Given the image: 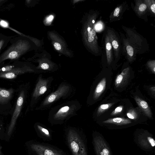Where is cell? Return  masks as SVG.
<instances>
[{"label":"cell","mask_w":155,"mask_h":155,"mask_svg":"<svg viewBox=\"0 0 155 155\" xmlns=\"http://www.w3.org/2000/svg\"><path fill=\"white\" fill-rule=\"evenodd\" d=\"M66 143L72 155H88L84 135L78 129L67 128L65 131Z\"/></svg>","instance_id":"obj_1"},{"label":"cell","mask_w":155,"mask_h":155,"mask_svg":"<svg viewBox=\"0 0 155 155\" xmlns=\"http://www.w3.org/2000/svg\"><path fill=\"white\" fill-rule=\"evenodd\" d=\"M10 42V45L0 55V64L7 60H17L26 51V44L23 37H14Z\"/></svg>","instance_id":"obj_2"},{"label":"cell","mask_w":155,"mask_h":155,"mask_svg":"<svg viewBox=\"0 0 155 155\" xmlns=\"http://www.w3.org/2000/svg\"><path fill=\"white\" fill-rule=\"evenodd\" d=\"M28 145L33 155H68L61 149L45 143L32 141Z\"/></svg>","instance_id":"obj_3"},{"label":"cell","mask_w":155,"mask_h":155,"mask_svg":"<svg viewBox=\"0 0 155 155\" xmlns=\"http://www.w3.org/2000/svg\"><path fill=\"white\" fill-rule=\"evenodd\" d=\"M122 27L125 33L126 37L135 48L137 54H143L148 51V42L143 36L134 29L123 25Z\"/></svg>","instance_id":"obj_4"},{"label":"cell","mask_w":155,"mask_h":155,"mask_svg":"<svg viewBox=\"0 0 155 155\" xmlns=\"http://www.w3.org/2000/svg\"><path fill=\"white\" fill-rule=\"evenodd\" d=\"M99 14L98 11L94 12L87 28V42L93 53L96 56H100L102 53V47L98 44L96 33L94 29V25Z\"/></svg>","instance_id":"obj_5"},{"label":"cell","mask_w":155,"mask_h":155,"mask_svg":"<svg viewBox=\"0 0 155 155\" xmlns=\"http://www.w3.org/2000/svg\"><path fill=\"white\" fill-rule=\"evenodd\" d=\"M73 103H68V104L62 105L54 113L51 114L49 120L50 123L54 125L62 124L69 118L71 115L76 110V106Z\"/></svg>","instance_id":"obj_6"},{"label":"cell","mask_w":155,"mask_h":155,"mask_svg":"<svg viewBox=\"0 0 155 155\" xmlns=\"http://www.w3.org/2000/svg\"><path fill=\"white\" fill-rule=\"evenodd\" d=\"M113 50L114 60L118 61L121 57V42L119 34L113 28L107 26L105 29Z\"/></svg>","instance_id":"obj_7"},{"label":"cell","mask_w":155,"mask_h":155,"mask_svg":"<svg viewBox=\"0 0 155 155\" xmlns=\"http://www.w3.org/2000/svg\"><path fill=\"white\" fill-rule=\"evenodd\" d=\"M121 42V54L129 62L136 59L137 52L134 46L126 37L124 34L119 32Z\"/></svg>","instance_id":"obj_8"},{"label":"cell","mask_w":155,"mask_h":155,"mask_svg":"<svg viewBox=\"0 0 155 155\" xmlns=\"http://www.w3.org/2000/svg\"><path fill=\"white\" fill-rule=\"evenodd\" d=\"M29 71L25 67H15L14 66L8 65L0 69V78L13 79L18 75Z\"/></svg>","instance_id":"obj_9"},{"label":"cell","mask_w":155,"mask_h":155,"mask_svg":"<svg viewBox=\"0 0 155 155\" xmlns=\"http://www.w3.org/2000/svg\"><path fill=\"white\" fill-rule=\"evenodd\" d=\"M24 92L21 91L16 101L15 108L8 127L7 134L8 136L11 134L17 119L21 112L24 101Z\"/></svg>","instance_id":"obj_10"},{"label":"cell","mask_w":155,"mask_h":155,"mask_svg":"<svg viewBox=\"0 0 155 155\" xmlns=\"http://www.w3.org/2000/svg\"><path fill=\"white\" fill-rule=\"evenodd\" d=\"M102 51H104L107 64L110 65L114 60V57L112 46L106 29L102 38Z\"/></svg>","instance_id":"obj_11"},{"label":"cell","mask_w":155,"mask_h":155,"mask_svg":"<svg viewBox=\"0 0 155 155\" xmlns=\"http://www.w3.org/2000/svg\"><path fill=\"white\" fill-rule=\"evenodd\" d=\"M93 143L97 155H111L108 146L100 136H94Z\"/></svg>","instance_id":"obj_12"},{"label":"cell","mask_w":155,"mask_h":155,"mask_svg":"<svg viewBox=\"0 0 155 155\" xmlns=\"http://www.w3.org/2000/svg\"><path fill=\"white\" fill-rule=\"evenodd\" d=\"M69 86L65 84L60 86L57 90L51 94L45 99L43 103V105H47L53 103L58 98L64 96L69 91Z\"/></svg>","instance_id":"obj_13"},{"label":"cell","mask_w":155,"mask_h":155,"mask_svg":"<svg viewBox=\"0 0 155 155\" xmlns=\"http://www.w3.org/2000/svg\"><path fill=\"white\" fill-rule=\"evenodd\" d=\"M128 7L126 2L118 5L109 16L110 21L111 22L120 20L124 12L128 9Z\"/></svg>","instance_id":"obj_14"},{"label":"cell","mask_w":155,"mask_h":155,"mask_svg":"<svg viewBox=\"0 0 155 155\" xmlns=\"http://www.w3.org/2000/svg\"><path fill=\"white\" fill-rule=\"evenodd\" d=\"M35 128L38 136L40 138L48 141L52 140V133L49 129L40 123L35 124Z\"/></svg>","instance_id":"obj_15"},{"label":"cell","mask_w":155,"mask_h":155,"mask_svg":"<svg viewBox=\"0 0 155 155\" xmlns=\"http://www.w3.org/2000/svg\"><path fill=\"white\" fill-rule=\"evenodd\" d=\"M49 81L47 79L44 80L40 78L36 85L33 97L37 98L44 94L47 90Z\"/></svg>","instance_id":"obj_16"},{"label":"cell","mask_w":155,"mask_h":155,"mask_svg":"<svg viewBox=\"0 0 155 155\" xmlns=\"http://www.w3.org/2000/svg\"><path fill=\"white\" fill-rule=\"evenodd\" d=\"M135 1V5L134 6V10L138 17L141 18L147 13H150L147 5L144 0H136Z\"/></svg>","instance_id":"obj_17"},{"label":"cell","mask_w":155,"mask_h":155,"mask_svg":"<svg viewBox=\"0 0 155 155\" xmlns=\"http://www.w3.org/2000/svg\"><path fill=\"white\" fill-rule=\"evenodd\" d=\"M14 91L12 88L7 89L0 87V104L7 103L12 97Z\"/></svg>","instance_id":"obj_18"},{"label":"cell","mask_w":155,"mask_h":155,"mask_svg":"<svg viewBox=\"0 0 155 155\" xmlns=\"http://www.w3.org/2000/svg\"><path fill=\"white\" fill-rule=\"evenodd\" d=\"M103 123L112 124L117 125L127 124L131 123L128 119L120 117H116L108 119L103 122Z\"/></svg>","instance_id":"obj_19"},{"label":"cell","mask_w":155,"mask_h":155,"mask_svg":"<svg viewBox=\"0 0 155 155\" xmlns=\"http://www.w3.org/2000/svg\"><path fill=\"white\" fill-rule=\"evenodd\" d=\"M135 100L139 106L142 109L147 116L150 117L151 116V113L150 109L147 102L144 100H142L139 98L136 97Z\"/></svg>","instance_id":"obj_20"},{"label":"cell","mask_w":155,"mask_h":155,"mask_svg":"<svg viewBox=\"0 0 155 155\" xmlns=\"http://www.w3.org/2000/svg\"><path fill=\"white\" fill-rule=\"evenodd\" d=\"M106 84V79L104 78L96 87L94 95V99L97 98L102 93L105 89Z\"/></svg>","instance_id":"obj_21"},{"label":"cell","mask_w":155,"mask_h":155,"mask_svg":"<svg viewBox=\"0 0 155 155\" xmlns=\"http://www.w3.org/2000/svg\"><path fill=\"white\" fill-rule=\"evenodd\" d=\"M139 140L140 144L143 147H147L148 146H149V145L152 147L155 146V140L151 137H147V139L143 138L142 137H140Z\"/></svg>","instance_id":"obj_22"},{"label":"cell","mask_w":155,"mask_h":155,"mask_svg":"<svg viewBox=\"0 0 155 155\" xmlns=\"http://www.w3.org/2000/svg\"><path fill=\"white\" fill-rule=\"evenodd\" d=\"M14 36H6L0 33V52L7 45Z\"/></svg>","instance_id":"obj_23"},{"label":"cell","mask_w":155,"mask_h":155,"mask_svg":"<svg viewBox=\"0 0 155 155\" xmlns=\"http://www.w3.org/2000/svg\"><path fill=\"white\" fill-rule=\"evenodd\" d=\"M147 5L150 13L154 15L155 14V1L154 0H144Z\"/></svg>","instance_id":"obj_24"},{"label":"cell","mask_w":155,"mask_h":155,"mask_svg":"<svg viewBox=\"0 0 155 155\" xmlns=\"http://www.w3.org/2000/svg\"><path fill=\"white\" fill-rule=\"evenodd\" d=\"M94 28L98 31H101L104 28V24L101 20H99L94 25Z\"/></svg>","instance_id":"obj_25"},{"label":"cell","mask_w":155,"mask_h":155,"mask_svg":"<svg viewBox=\"0 0 155 155\" xmlns=\"http://www.w3.org/2000/svg\"><path fill=\"white\" fill-rule=\"evenodd\" d=\"M147 65L154 73L155 72V60H150L147 61Z\"/></svg>","instance_id":"obj_26"},{"label":"cell","mask_w":155,"mask_h":155,"mask_svg":"<svg viewBox=\"0 0 155 155\" xmlns=\"http://www.w3.org/2000/svg\"><path fill=\"white\" fill-rule=\"evenodd\" d=\"M111 104H104L101 105L99 107L98 109L99 113L103 111L104 110L108 109Z\"/></svg>","instance_id":"obj_27"},{"label":"cell","mask_w":155,"mask_h":155,"mask_svg":"<svg viewBox=\"0 0 155 155\" xmlns=\"http://www.w3.org/2000/svg\"><path fill=\"white\" fill-rule=\"evenodd\" d=\"M123 78V76L120 74L118 76L115 81V83L117 85L119 84L122 81Z\"/></svg>","instance_id":"obj_28"},{"label":"cell","mask_w":155,"mask_h":155,"mask_svg":"<svg viewBox=\"0 0 155 155\" xmlns=\"http://www.w3.org/2000/svg\"><path fill=\"white\" fill-rule=\"evenodd\" d=\"M55 48L58 50H60L61 49V46L60 44L58 42H55L54 45Z\"/></svg>","instance_id":"obj_29"},{"label":"cell","mask_w":155,"mask_h":155,"mask_svg":"<svg viewBox=\"0 0 155 155\" xmlns=\"http://www.w3.org/2000/svg\"><path fill=\"white\" fill-rule=\"evenodd\" d=\"M41 67L42 69L46 70L49 68V66L47 63H43L41 64Z\"/></svg>","instance_id":"obj_30"},{"label":"cell","mask_w":155,"mask_h":155,"mask_svg":"<svg viewBox=\"0 0 155 155\" xmlns=\"http://www.w3.org/2000/svg\"><path fill=\"white\" fill-rule=\"evenodd\" d=\"M0 25L4 27H7L8 26L7 23L3 20H2L0 21Z\"/></svg>","instance_id":"obj_31"},{"label":"cell","mask_w":155,"mask_h":155,"mask_svg":"<svg viewBox=\"0 0 155 155\" xmlns=\"http://www.w3.org/2000/svg\"><path fill=\"white\" fill-rule=\"evenodd\" d=\"M122 109V107L121 106L117 107L115 110L114 113L120 112Z\"/></svg>","instance_id":"obj_32"},{"label":"cell","mask_w":155,"mask_h":155,"mask_svg":"<svg viewBox=\"0 0 155 155\" xmlns=\"http://www.w3.org/2000/svg\"><path fill=\"white\" fill-rule=\"evenodd\" d=\"M53 18V16L52 15H50L47 18L46 20L48 22H50L52 21Z\"/></svg>","instance_id":"obj_33"},{"label":"cell","mask_w":155,"mask_h":155,"mask_svg":"<svg viewBox=\"0 0 155 155\" xmlns=\"http://www.w3.org/2000/svg\"><path fill=\"white\" fill-rule=\"evenodd\" d=\"M129 70V67L125 69H124L122 71L121 73V75H124L126 74L127 72Z\"/></svg>","instance_id":"obj_34"},{"label":"cell","mask_w":155,"mask_h":155,"mask_svg":"<svg viewBox=\"0 0 155 155\" xmlns=\"http://www.w3.org/2000/svg\"><path fill=\"white\" fill-rule=\"evenodd\" d=\"M127 117L130 118L132 119H133L134 118V117L129 113H127Z\"/></svg>","instance_id":"obj_35"}]
</instances>
